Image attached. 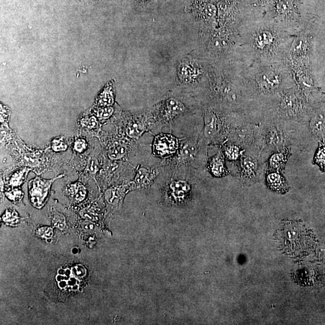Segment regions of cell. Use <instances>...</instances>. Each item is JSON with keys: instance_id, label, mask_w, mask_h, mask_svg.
Listing matches in <instances>:
<instances>
[{"instance_id": "cell-34", "label": "cell", "mask_w": 325, "mask_h": 325, "mask_svg": "<svg viewBox=\"0 0 325 325\" xmlns=\"http://www.w3.org/2000/svg\"><path fill=\"white\" fill-rule=\"evenodd\" d=\"M86 147V142L82 138H79V140H76L75 144H74V150L78 152H80V153L85 150Z\"/></svg>"}, {"instance_id": "cell-12", "label": "cell", "mask_w": 325, "mask_h": 325, "mask_svg": "<svg viewBox=\"0 0 325 325\" xmlns=\"http://www.w3.org/2000/svg\"><path fill=\"white\" fill-rule=\"evenodd\" d=\"M165 168L164 164L153 166L140 165L136 169L134 180L131 183V187L135 188H145L153 183Z\"/></svg>"}, {"instance_id": "cell-13", "label": "cell", "mask_w": 325, "mask_h": 325, "mask_svg": "<svg viewBox=\"0 0 325 325\" xmlns=\"http://www.w3.org/2000/svg\"><path fill=\"white\" fill-rule=\"evenodd\" d=\"M186 111L187 108L181 101L174 97L168 98L162 104L157 120L161 124L171 125Z\"/></svg>"}, {"instance_id": "cell-5", "label": "cell", "mask_w": 325, "mask_h": 325, "mask_svg": "<svg viewBox=\"0 0 325 325\" xmlns=\"http://www.w3.org/2000/svg\"><path fill=\"white\" fill-rule=\"evenodd\" d=\"M263 16L279 24L294 35L309 25L303 12V0H275Z\"/></svg>"}, {"instance_id": "cell-29", "label": "cell", "mask_w": 325, "mask_h": 325, "mask_svg": "<svg viewBox=\"0 0 325 325\" xmlns=\"http://www.w3.org/2000/svg\"><path fill=\"white\" fill-rule=\"evenodd\" d=\"M80 124L84 127L93 129V128L97 127L98 121L97 118L95 117H86L81 119Z\"/></svg>"}, {"instance_id": "cell-22", "label": "cell", "mask_w": 325, "mask_h": 325, "mask_svg": "<svg viewBox=\"0 0 325 325\" xmlns=\"http://www.w3.org/2000/svg\"><path fill=\"white\" fill-rule=\"evenodd\" d=\"M178 74L182 82L188 83L196 79L198 72L196 67L188 63H182L178 67Z\"/></svg>"}, {"instance_id": "cell-20", "label": "cell", "mask_w": 325, "mask_h": 325, "mask_svg": "<svg viewBox=\"0 0 325 325\" xmlns=\"http://www.w3.org/2000/svg\"><path fill=\"white\" fill-rule=\"evenodd\" d=\"M201 18L210 25L215 26L218 21V8L215 3L206 0L202 3L199 8Z\"/></svg>"}, {"instance_id": "cell-31", "label": "cell", "mask_w": 325, "mask_h": 325, "mask_svg": "<svg viewBox=\"0 0 325 325\" xmlns=\"http://www.w3.org/2000/svg\"><path fill=\"white\" fill-rule=\"evenodd\" d=\"M98 170H99V167H98V161L95 158L91 159L87 167L88 173L90 175L94 176L97 173Z\"/></svg>"}, {"instance_id": "cell-32", "label": "cell", "mask_w": 325, "mask_h": 325, "mask_svg": "<svg viewBox=\"0 0 325 325\" xmlns=\"http://www.w3.org/2000/svg\"><path fill=\"white\" fill-rule=\"evenodd\" d=\"M7 197L13 202L20 200L22 197V192L18 189H13L11 192L6 193Z\"/></svg>"}, {"instance_id": "cell-18", "label": "cell", "mask_w": 325, "mask_h": 325, "mask_svg": "<svg viewBox=\"0 0 325 325\" xmlns=\"http://www.w3.org/2000/svg\"><path fill=\"white\" fill-rule=\"evenodd\" d=\"M292 155L290 147H286L282 150L272 152L267 161L266 171L282 172L285 169L287 163Z\"/></svg>"}, {"instance_id": "cell-16", "label": "cell", "mask_w": 325, "mask_h": 325, "mask_svg": "<svg viewBox=\"0 0 325 325\" xmlns=\"http://www.w3.org/2000/svg\"><path fill=\"white\" fill-rule=\"evenodd\" d=\"M225 160L224 155L221 148L215 155L208 159L205 166L206 170L213 177H226L230 174V172L226 167Z\"/></svg>"}, {"instance_id": "cell-26", "label": "cell", "mask_w": 325, "mask_h": 325, "mask_svg": "<svg viewBox=\"0 0 325 325\" xmlns=\"http://www.w3.org/2000/svg\"><path fill=\"white\" fill-rule=\"evenodd\" d=\"M30 170L31 169L30 168H24L15 172L10 179L9 184L13 187H18V186L21 185L24 181L25 180L26 176Z\"/></svg>"}, {"instance_id": "cell-11", "label": "cell", "mask_w": 325, "mask_h": 325, "mask_svg": "<svg viewBox=\"0 0 325 325\" xmlns=\"http://www.w3.org/2000/svg\"><path fill=\"white\" fill-rule=\"evenodd\" d=\"M63 176L61 175L49 180L36 177L30 181L29 184V195L32 204L36 208H41L45 204L53 182Z\"/></svg>"}, {"instance_id": "cell-7", "label": "cell", "mask_w": 325, "mask_h": 325, "mask_svg": "<svg viewBox=\"0 0 325 325\" xmlns=\"http://www.w3.org/2000/svg\"><path fill=\"white\" fill-rule=\"evenodd\" d=\"M201 134H195L179 142L178 150L173 157L167 159L165 165L174 168L192 169L206 166L207 147Z\"/></svg>"}, {"instance_id": "cell-3", "label": "cell", "mask_w": 325, "mask_h": 325, "mask_svg": "<svg viewBox=\"0 0 325 325\" xmlns=\"http://www.w3.org/2000/svg\"><path fill=\"white\" fill-rule=\"evenodd\" d=\"M259 124L257 146L263 152H269L282 150L298 143L299 123L287 121L274 115H264Z\"/></svg>"}, {"instance_id": "cell-14", "label": "cell", "mask_w": 325, "mask_h": 325, "mask_svg": "<svg viewBox=\"0 0 325 325\" xmlns=\"http://www.w3.org/2000/svg\"><path fill=\"white\" fill-rule=\"evenodd\" d=\"M151 118L145 116H135L130 118L125 124V134L133 140H138L151 129V125L155 121H151Z\"/></svg>"}, {"instance_id": "cell-21", "label": "cell", "mask_w": 325, "mask_h": 325, "mask_svg": "<svg viewBox=\"0 0 325 325\" xmlns=\"http://www.w3.org/2000/svg\"><path fill=\"white\" fill-rule=\"evenodd\" d=\"M221 148L225 160L234 164L238 162L244 151H245V149L240 147V145L231 141H226L222 145Z\"/></svg>"}, {"instance_id": "cell-19", "label": "cell", "mask_w": 325, "mask_h": 325, "mask_svg": "<svg viewBox=\"0 0 325 325\" xmlns=\"http://www.w3.org/2000/svg\"><path fill=\"white\" fill-rule=\"evenodd\" d=\"M248 9L249 17H262L275 0H242Z\"/></svg>"}, {"instance_id": "cell-27", "label": "cell", "mask_w": 325, "mask_h": 325, "mask_svg": "<svg viewBox=\"0 0 325 325\" xmlns=\"http://www.w3.org/2000/svg\"><path fill=\"white\" fill-rule=\"evenodd\" d=\"M69 191L77 201H82L84 197H85V188H84V186L82 184L80 183V182H77V183L71 185Z\"/></svg>"}, {"instance_id": "cell-10", "label": "cell", "mask_w": 325, "mask_h": 325, "mask_svg": "<svg viewBox=\"0 0 325 325\" xmlns=\"http://www.w3.org/2000/svg\"><path fill=\"white\" fill-rule=\"evenodd\" d=\"M178 138L170 134L155 135L152 142V154L155 157L169 159L177 153L179 146Z\"/></svg>"}, {"instance_id": "cell-4", "label": "cell", "mask_w": 325, "mask_h": 325, "mask_svg": "<svg viewBox=\"0 0 325 325\" xmlns=\"http://www.w3.org/2000/svg\"><path fill=\"white\" fill-rule=\"evenodd\" d=\"M311 108L309 100L296 84L284 90L263 116L270 114L285 121L300 123L309 117Z\"/></svg>"}, {"instance_id": "cell-24", "label": "cell", "mask_w": 325, "mask_h": 325, "mask_svg": "<svg viewBox=\"0 0 325 325\" xmlns=\"http://www.w3.org/2000/svg\"><path fill=\"white\" fill-rule=\"evenodd\" d=\"M114 103V95L112 83H108L97 98L98 106L110 107Z\"/></svg>"}, {"instance_id": "cell-2", "label": "cell", "mask_w": 325, "mask_h": 325, "mask_svg": "<svg viewBox=\"0 0 325 325\" xmlns=\"http://www.w3.org/2000/svg\"><path fill=\"white\" fill-rule=\"evenodd\" d=\"M241 79L251 107L260 110L261 117L284 90L296 85L287 62H253L244 68Z\"/></svg>"}, {"instance_id": "cell-9", "label": "cell", "mask_w": 325, "mask_h": 325, "mask_svg": "<svg viewBox=\"0 0 325 325\" xmlns=\"http://www.w3.org/2000/svg\"><path fill=\"white\" fill-rule=\"evenodd\" d=\"M262 152L257 145L247 149L236 163L238 167L237 177L243 184L251 185L259 181L263 170Z\"/></svg>"}, {"instance_id": "cell-33", "label": "cell", "mask_w": 325, "mask_h": 325, "mask_svg": "<svg viewBox=\"0 0 325 325\" xmlns=\"http://www.w3.org/2000/svg\"><path fill=\"white\" fill-rule=\"evenodd\" d=\"M18 214L15 212L7 211L3 219L6 222L13 223L17 222L18 221Z\"/></svg>"}, {"instance_id": "cell-30", "label": "cell", "mask_w": 325, "mask_h": 325, "mask_svg": "<svg viewBox=\"0 0 325 325\" xmlns=\"http://www.w3.org/2000/svg\"><path fill=\"white\" fill-rule=\"evenodd\" d=\"M67 145L64 142L63 138H55L52 141V148L55 152L65 151L67 149Z\"/></svg>"}, {"instance_id": "cell-28", "label": "cell", "mask_w": 325, "mask_h": 325, "mask_svg": "<svg viewBox=\"0 0 325 325\" xmlns=\"http://www.w3.org/2000/svg\"><path fill=\"white\" fill-rule=\"evenodd\" d=\"M114 112L113 107H101L97 111V117L100 120H108Z\"/></svg>"}, {"instance_id": "cell-25", "label": "cell", "mask_w": 325, "mask_h": 325, "mask_svg": "<svg viewBox=\"0 0 325 325\" xmlns=\"http://www.w3.org/2000/svg\"><path fill=\"white\" fill-rule=\"evenodd\" d=\"M313 165H317L320 170L324 172L325 169V141H320L313 161Z\"/></svg>"}, {"instance_id": "cell-15", "label": "cell", "mask_w": 325, "mask_h": 325, "mask_svg": "<svg viewBox=\"0 0 325 325\" xmlns=\"http://www.w3.org/2000/svg\"><path fill=\"white\" fill-rule=\"evenodd\" d=\"M309 127L313 137L319 142L325 141V110L311 107Z\"/></svg>"}, {"instance_id": "cell-6", "label": "cell", "mask_w": 325, "mask_h": 325, "mask_svg": "<svg viewBox=\"0 0 325 325\" xmlns=\"http://www.w3.org/2000/svg\"><path fill=\"white\" fill-rule=\"evenodd\" d=\"M281 249L287 254L299 257L309 252L313 245V238L299 221H283L276 234Z\"/></svg>"}, {"instance_id": "cell-23", "label": "cell", "mask_w": 325, "mask_h": 325, "mask_svg": "<svg viewBox=\"0 0 325 325\" xmlns=\"http://www.w3.org/2000/svg\"><path fill=\"white\" fill-rule=\"evenodd\" d=\"M128 147L124 142L117 141L108 148L107 155L111 160H121L128 153Z\"/></svg>"}, {"instance_id": "cell-8", "label": "cell", "mask_w": 325, "mask_h": 325, "mask_svg": "<svg viewBox=\"0 0 325 325\" xmlns=\"http://www.w3.org/2000/svg\"><path fill=\"white\" fill-rule=\"evenodd\" d=\"M230 111L221 107H208L204 113V125L202 138L207 145L221 147L228 141L230 129L235 116Z\"/></svg>"}, {"instance_id": "cell-1", "label": "cell", "mask_w": 325, "mask_h": 325, "mask_svg": "<svg viewBox=\"0 0 325 325\" xmlns=\"http://www.w3.org/2000/svg\"><path fill=\"white\" fill-rule=\"evenodd\" d=\"M240 46L247 65L253 62H287L296 35L265 17L247 18L239 29Z\"/></svg>"}, {"instance_id": "cell-17", "label": "cell", "mask_w": 325, "mask_h": 325, "mask_svg": "<svg viewBox=\"0 0 325 325\" xmlns=\"http://www.w3.org/2000/svg\"><path fill=\"white\" fill-rule=\"evenodd\" d=\"M266 184L271 191L278 194H285L290 191L286 178L281 172L266 171Z\"/></svg>"}]
</instances>
